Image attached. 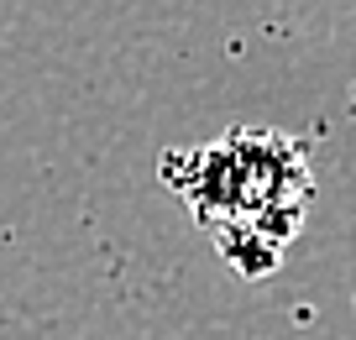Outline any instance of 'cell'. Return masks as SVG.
I'll return each mask as SVG.
<instances>
[{"mask_svg": "<svg viewBox=\"0 0 356 340\" xmlns=\"http://www.w3.org/2000/svg\"><path fill=\"white\" fill-rule=\"evenodd\" d=\"M157 178L204 225L220 262L246 283L278 273L314 204L309 147L267 126H236L204 147L163 152Z\"/></svg>", "mask_w": 356, "mask_h": 340, "instance_id": "obj_1", "label": "cell"}]
</instances>
